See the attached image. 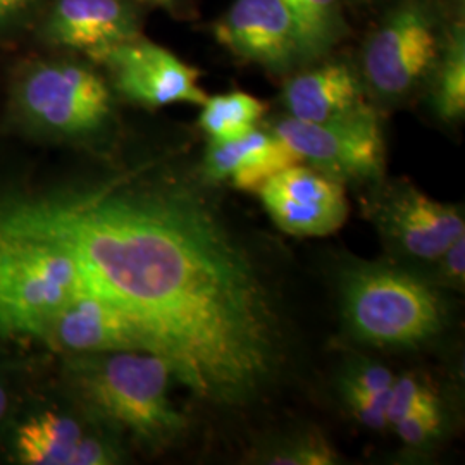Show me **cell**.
Returning <instances> with one entry per match:
<instances>
[{
	"instance_id": "13",
	"label": "cell",
	"mask_w": 465,
	"mask_h": 465,
	"mask_svg": "<svg viewBox=\"0 0 465 465\" xmlns=\"http://www.w3.org/2000/svg\"><path fill=\"white\" fill-rule=\"evenodd\" d=\"M44 40L90 57L140 35L134 7L123 0H55L44 28Z\"/></svg>"
},
{
	"instance_id": "29",
	"label": "cell",
	"mask_w": 465,
	"mask_h": 465,
	"mask_svg": "<svg viewBox=\"0 0 465 465\" xmlns=\"http://www.w3.org/2000/svg\"><path fill=\"white\" fill-rule=\"evenodd\" d=\"M138 2H147V4L161 5V7H173V4H174V0H138Z\"/></svg>"
},
{
	"instance_id": "26",
	"label": "cell",
	"mask_w": 465,
	"mask_h": 465,
	"mask_svg": "<svg viewBox=\"0 0 465 465\" xmlns=\"http://www.w3.org/2000/svg\"><path fill=\"white\" fill-rule=\"evenodd\" d=\"M438 261H441V276L445 282L455 286L462 284L465 276V236L450 245Z\"/></svg>"
},
{
	"instance_id": "22",
	"label": "cell",
	"mask_w": 465,
	"mask_h": 465,
	"mask_svg": "<svg viewBox=\"0 0 465 465\" xmlns=\"http://www.w3.org/2000/svg\"><path fill=\"white\" fill-rule=\"evenodd\" d=\"M395 376L376 362H355L341 381L343 395H369L390 390Z\"/></svg>"
},
{
	"instance_id": "14",
	"label": "cell",
	"mask_w": 465,
	"mask_h": 465,
	"mask_svg": "<svg viewBox=\"0 0 465 465\" xmlns=\"http://www.w3.org/2000/svg\"><path fill=\"white\" fill-rule=\"evenodd\" d=\"M297 164L302 159L280 136L255 128L232 142H211L203 157V174L213 182H230L243 192H259L282 169Z\"/></svg>"
},
{
	"instance_id": "15",
	"label": "cell",
	"mask_w": 465,
	"mask_h": 465,
	"mask_svg": "<svg viewBox=\"0 0 465 465\" xmlns=\"http://www.w3.org/2000/svg\"><path fill=\"white\" fill-rule=\"evenodd\" d=\"M290 117L324 123L367 107L362 86L347 64L330 63L293 76L282 92Z\"/></svg>"
},
{
	"instance_id": "1",
	"label": "cell",
	"mask_w": 465,
	"mask_h": 465,
	"mask_svg": "<svg viewBox=\"0 0 465 465\" xmlns=\"http://www.w3.org/2000/svg\"><path fill=\"white\" fill-rule=\"evenodd\" d=\"M0 211L74 257L199 399L242 405L280 362V330L252 259L211 207L180 186L0 200Z\"/></svg>"
},
{
	"instance_id": "5",
	"label": "cell",
	"mask_w": 465,
	"mask_h": 465,
	"mask_svg": "<svg viewBox=\"0 0 465 465\" xmlns=\"http://www.w3.org/2000/svg\"><path fill=\"white\" fill-rule=\"evenodd\" d=\"M16 107L35 128L52 134H94L111 116V92L90 67L42 61L26 67L16 84Z\"/></svg>"
},
{
	"instance_id": "3",
	"label": "cell",
	"mask_w": 465,
	"mask_h": 465,
	"mask_svg": "<svg viewBox=\"0 0 465 465\" xmlns=\"http://www.w3.org/2000/svg\"><path fill=\"white\" fill-rule=\"evenodd\" d=\"M86 290L61 243L0 213V334L38 340L52 316Z\"/></svg>"
},
{
	"instance_id": "2",
	"label": "cell",
	"mask_w": 465,
	"mask_h": 465,
	"mask_svg": "<svg viewBox=\"0 0 465 465\" xmlns=\"http://www.w3.org/2000/svg\"><path fill=\"white\" fill-rule=\"evenodd\" d=\"M84 401L117 428L150 445H166L184 430L169 400L173 366L153 351L86 353L73 367Z\"/></svg>"
},
{
	"instance_id": "17",
	"label": "cell",
	"mask_w": 465,
	"mask_h": 465,
	"mask_svg": "<svg viewBox=\"0 0 465 465\" xmlns=\"http://www.w3.org/2000/svg\"><path fill=\"white\" fill-rule=\"evenodd\" d=\"M264 113L262 100L245 92H230L205 99L199 124L211 142H232L255 130Z\"/></svg>"
},
{
	"instance_id": "18",
	"label": "cell",
	"mask_w": 465,
	"mask_h": 465,
	"mask_svg": "<svg viewBox=\"0 0 465 465\" xmlns=\"http://www.w3.org/2000/svg\"><path fill=\"white\" fill-rule=\"evenodd\" d=\"M297 21L309 61L326 54L345 32L340 0H282Z\"/></svg>"
},
{
	"instance_id": "4",
	"label": "cell",
	"mask_w": 465,
	"mask_h": 465,
	"mask_svg": "<svg viewBox=\"0 0 465 465\" xmlns=\"http://www.w3.org/2000/svg\"><path fill=\"white\" fill-rule=\"evenodd\" d=\"M343 314L367 343L414 347L443 326V305L416 276L386 266H357L343 274Z\"/></svg>"
},
{
	"instance_id": "25",
	"label": "cell",
	"mask_w": 465,
	"mask_h": 465,
	"mask_svg": "<svg viewBox=\"0 0 465 465\" xmlns=\"http://www.w3.org/2000/svg\"><path fill=\"white\" fill-rule=\"evenodd\" d=\"M114 462L113 451L97 438L84 436L74 450L71 465H105Z\"/></svg>"
},
{
	"instance_id": "21",
	"label": "cell",
	"mask_w": 465,
	"mask_h": 465,
	"mask_svg": "<svg viewBox=\"0 0 465 465\" xmlns=\"http://www.w3.org/2000/svg\"><path fill=\"white\" fill-rule=\"evenodd\" d=\"M267 462L280 465H328L334 462V451L319 434H307L272 453Z\"/></svg>"
},
{
	"instance_id": "11",
	"label": "cell",
	"mask_w": 465,
	"mask_h": 465,
	"mask_svg": "<svg viewBox=\"0 0 465 465\" xmlns=\"http://www.w3.org/2000/svg\"><path fill=\"white\" fill-rule=\"evenodd\" d=\"M38 340L52 350L78 355L128 350L152 351L149 340L134 321L92 290L59 309Z\"/></svg>"
},
{
	"instance_id": "24",
	"label": "cell",
	"mask_w": 465,
	"mask_h": 465,
	"mask_svg": "<svg viewBox=\"0 0 465 465\" xmlns=\"http://www.w3.org/2000/svg\"><path fill=\"white\" fill-rule=\"evenodd\" d=\"M391 390V388H390ZM390 390L369 395H343L345 401L364 426L371 430H382L388 424Z\"/></svg>"
},
{
	"instance_id": "10",
	"label": "cell",
	"mask_w": 465,
	"mask_h": 465,
	"mask_svg": "<svg viewBox=\"0 0 465 465\" xmlns=\"http://www.w3.org/2000/svg\"><path fill=\"white\" fill-rule=\"evenodd\" d=\"M257 193L276 226L293 236H328L349 217L341 182L314 167H286Z\"/></svg>"
},
{
	"instance_id": "28",
	"label": "cell",
	"mask_w": 465,
	"mask_h": 465,
	"mask_svg": "<svg viewBox=\"0 0 465 465\" xmlns=\"http://www.w3.org/2000/svg\"><path fill=\"white\" fill-rule=\"evenodd\" d=\"M5 411H7V395H5V390L0 386V420L5 416Z\"/></svg>"
},
{
	"instance_id": "8",
	"label": "cell",
	"mask_w": 465,
	"mask_h": 465,
	"mask_svg": "<svg viewBox=\"0 0 465 465\" xmlns=\"http://www.w3.org/2000/svg\"><path fill=\"white\" fill-rule=\"evenodd\" d=\"M94 59L107 67L114 88L123 97L143 107L202 105L207 99L195 67L140 35L102 50Z\"/></svg>"
},
{
	"instance_id": "9",
	"label": "cell",
	"mask_w": 465,
	"mask_h": 465,
	"mask_svg": "<svg viewBox=\"0 0 465 465\" xmlns=\"http://www.w3.org/2000/svg\"><path fill=\"white\" fill-rule=\"evenodd\" d=\"M217 42L274 73L309 63L297 21L282 0H234L214 25Z\"/></svg>"
},
{
	"instance_id": "7",
	"label": "cell",
	"mask_w": 465,
	"mask_h": 465,
	"mask_svg": "<svg viewBox=\"0 0 465 465\" xmlns=\"http://www.w3.org/2000/svg\"><path fill=\"white\" fill-rule=\"evenodd\" d=\"M436 26L428 7L417 0L399 5L369 36L364 74L384 99L407 95L440 57Z\"/></svg>"
},
{
	"instance_id": "16",
	"label": "cell",
	"mask_w": 465,
	"mask_h": 465,
	"mask_svg": "<svg viewBox=\"0 0 465 465\" xmlns=\"http://www.w3.org/2000/svg\"><path fill=\"white\" fill-rule=\"evenodd\" d=\"M84 436V430L74 419L44 412L28 419L17 430V459L30 465H71Z\"/></svg>"
},
{
	"instance_id": "6",
	"label": "cell",
	"mask_w": 465,
	"mask_h": 465,
	"mask_svg": "<svg viewBox=\"0 0 465 465\" xmlns=\"http://www.w3.org/2000/svg\"><path fill=\"white\" fill-rule=\"evenodd\" d=\"M271 132L280 136L302 163L338 182H371L382 174L384 140L371 105L324 123L284 117Z\"/></svg>"
},
{
	"instance_id": "23",
	"label": "cell",
	"mask_w": 465,
	"mask_h": 465,
	"mask_svg": "<svg viewBox=\"0 0 465 465\" xmlns=\"http://www.w3.org/2000/svg\"><path fill=\"white\" fill-rule=\"evenodd\" d=\"M400 440L407 445L419 447L428 441L441 430V409L434 411H422L411 416L401 417L397 422L391 424Z\"/></svg>"
},
{
	"instance_id": "19",
	"label": "cell",
	"mask_w": 465,
	"mask_h": 465,
	"mask_svg": "<svg viewBox=\"0 0 465 465\" xmlns=\"http://www.w3.org/2000/svg\"><path fill=\"white\" fill-rule=\"evenodd\" d=\"M434 109L445 121L465 114V32L459 23L451 28L434 80Z\"/></svg>"
},
{
	"instance_id": "20",
	"label": "cell",
	"mask_w": 465,
	"mask_h": 465,
	"mask_svg": "<svg viewBox=\"0 0 465 465\" xmlns=\"http://www.w3.org/2000/svg\"><path fill=\"white\" fill-rule=\"evenodd\" d=\"M434 409H440V401L431 388H428L424 382L412 376H403L391 384L388 401V424L397 422L401 417Z\"/></svg>"
},
{
	"instance_id": "27",
	"label": "cell",
	"mask_w": 465,
	"mask_h": 465,
	"mask_svg": "<svg viewBox=\"0 0 465 465\" xmlns=\"http://www.w3.org/2000/svg\"><path fill=\"white\" fill-rule=\"evenodd\" d=\"M35 0H0V30L15 26L34 7Z\"/></svg>"
},
{
	"instance_id": "12",
	"label": "cell",
	"mask_w": 465,
	"mask_h": 465,
	"mask_svg": "<svg viewBox=\"0 0 465 465\" xmlns=\"http://www.w3.org/2000/svg\"><path fill=\"white\" fill-rule=\"evenodd\" d=\"M381 211L386 234L419 261H438L465 236L464 217L457 207L431 199L414 186H401L388 195Z\"/></svg>"
}]
</instances>
